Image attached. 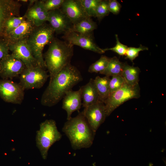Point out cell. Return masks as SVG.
Listing matches in <instances>:
<instances>
[{
    "label": "cell",
    "instance_id": "obj_8",
    "mask_svg": "<svg viewBox=\"0 0 166 166\" xmlns=\"http://www.w3.org/2000/svg\"><path fill=\"white\" fill-rule=\"evenodd\" d=\"M24 90L19 83L10 80H0V97L5 101L21 104L24 97Z\"/></svg>",
    "mask_w": 166,
    "mask_h": 166
},
{
    "label": "cell",
    "instance_id": "obj_7",
    "mask_svg": "<svg viewBox=\"0 0 166 166\" xmlns=\"http://www.w3.org/2000/svg\"><path fill=\"white\" fill-rule=\"evenodd\" d=\"M19 76V83L24 90L41 88L49 77L39 66L26 67Z\"/></svg>",
    "mask_w": 166,
    "mask_h": 166
},
{
    "label": "cell",
    "instance_id": "obj_28",
    "mask_svg": "<svg viewBox=\"0 0 166 166\" xmlns=\"http://www.w3.org/2000/svg\"><path fill=\"white\" fill-rule=\"evenodd\" d=\"M109 0H101L96 11V17L100 21L105 17L108 16L110 12L108 8Z\"/></svg>",
    "mask_w": 166,
    "mask_h": 166
},
{
    "label": "cell",
    "instance_id": "obj_21",
    "mask_svg": "<svg viewBox=\"0 0 166 166\" xmlns=\"http://www.w3.org/2000/svg\"><path fill=\"white\" fill-rule=\"evenodd\" d=\"M97 27L96 23L91 17H88L73 25L69 31L82 34H88L92 33Z\"/></svg>",
    "mask_w": 166,
    "mask_h": 166
},
{
    "label": "cell",
    "instance_id": "obj_5",
    "mask_svg": "<svg viewBox=\"0 0 166 166\" xmlns=\"http://www.w3.org/2000/svg\"><path fill=\"white\" fill-rule=\"evenodd\" d=\"M62 135L57 129L55 121L46 120L40 124V129L36 132V146L44 160L46 159L48 151L55 142L59 140Z\"/></svg>",
    "mask_w": 166,
    "mask_h": 166
},
{
    "label": "cell",
    "instance_id": "obj_27",
    "mask_svg": "<svg viewBox=\"0 0 166 166\" xmlns=\"http://www.w3.org/2000/svg\"><path fill=\"white\" fill-rule=\"evenodd\" d=\"M109 83L110 94L120 89L126 82L121 75L112 77Z\"/></svg>",
    "mask_w": 166,
    "mask_h": 166
},
{
    "label": "cell",
    "instance_id": "obj_26",
    "mask_svg": "<svg viewBox=\"0 0 166 166\" xmlns=\"http://www.w3.org/2000/svg\"><path fill=\"white\" fill-rule=\"evenodd\" d=\"M88 15L96 17L97 7L101 0H80Z\"/></svg>",
    "mask_w": 166,
    "mask_h": 166
},
{
    "label": "cell",
    "instance_id": "obj_17",
    "mask_svg": "<svg viewBox=\"0 0 166 166\" xmlns=\"http://www.w3.org/2000/svg\"><path fill=\"white\" fill-rule=\"evenodd\" d=\"M36 27L30 21L26 19L17 28L5 35L3 38L8 45L27 38Z\"/></svg>",
    "mask_w": 166,
    "mask_h": 166
},
{
    "label": "cell",
    "instance_id": "obj_15",
    "mask_svg": "<svg viewBox=\"0 0 166 166\" xmlns=\"http://www.w3.org/2000/svg\"><path fill=\"white\" fill-rule=\"evenodd\" d=\"M47 21L49 25L57 34H65L69 32L73 24L60 9L48 12Z\"/></svg>",
    "mask_w": 166,
    "mask_h": 166
},
{
    "label": "cell",
    "instance_id": "obj_1",
    "mask_svg": "<svg viewBox=\"0 0 166 166\" xmlns=\"http://www.w3.org/2000/svg\"><path fill=\"white\" fill-rule=\"evenodd\" d=\"M82 80L80 71L69 64L50 79L43 92L41 103L43 106L52 107L57 104L68 91Z\"/></svg>",
    "mask_w": 166,
    "mask_h": 166
},
{
    "label": "cell",
    "instance_id": "obj_6",
    "mask_svg": "<svg viewBox=\"0 0 166 166\" xmlns=\"http://www.w3.org/2000/svg\"><path fill=\"white\" fill-rule=\"evenodd\" d=\"M140 97L139 84L131 85L126 82L120 89L110 94L104 102L106 117L126 101Z\"/></svg>",
    "mask_w": 166,
    "mask_h": 166
},
{
    "label": "cell",
    "instance_id": "obj_13",
    "mask_svg": "<svg viewBox=\"0 0 166 166\" xmlns=\"http://www.w3.org/2000/svg\"><path fill=\"white\" fill-rule=\"evenodd\" d=\"M21 6L18 0H0V38L4 35L7 20L12 16H20Z\"/></svg>",
    "mask_w": 166,
    "mask_h": 166
},
{
    "label": "cell",
    "instance_id": "obj_33",
    "mask_svg": "<svg viewBox=\"0 0 166 166\" xmlns=\"http://www.w3.org/2000/svg\"><path fill=\"white\" fill-rule=\"evenodd\" d=\"M108 6L109 12L116 15L119 14L121 7V4L116 0H109Z\"/></svg>",
    "mask_w": 166,
    "mask_h": 166
},
{
    "label": "cell",
    "instance_id": "obj_9",
    "mask_svg": "<svg viewBox=\"0 0 166 166\" xmlns=\"http://www.w3.org/2000/svg\"><path fill=\"white\" fill-rule=\"evenodd\" d=\"M62 38L65 41L73 46L77 45L85 49L99 54L105 53L103 49L99 47L95 43L93 32L82 34L69 31L64 34Z\"/></svg>",
    "mask_w": 166,
    "mask_h": 166
},
{
    "label": "cell",
    "instance_id": "obj_23",
    "mask_svg": "<svg viewBox=\"0 0 166 166\" xmlns=\"http://www.w3.org/2000/svg\"><path fill=\"white\" fill-rule=\"evenodd\" d=\"M140 72L139 67L131 66L125 63L122 76L128 84L135 85L139 84Z\"/></svg>",
    "mask_w": 166,
    "mask_h": 166
},
{
    "label": "cell",
    "instance_id": "obj_31",
    "mask_svg": "<svg viewBox=\"0 0 166 166\" xmlns=\"http://www.w3.org/2000/svg\"><path fill=\"white\" fill-rule=\"evenodd\" d=\"M115 38L116 40L115 45L112 48L103 49V50L105 52L106 51L111 50L116 52L120 56L125 55L128 47L120 42L117 34L115 35Z\"/></svg>",
    "mask_w": 166,
    "mask_h": 166
},
{
    "label": "cell",
    "instance_id": "obj_11",
    "mask_svg": "<svg viewBox=\"0 0 166 166\" xmlns=\"http://www.w3.org/2000/svg\"><path fill=\"white\" fill-rule=\"evenodd\" d=\"M8 45L9 50L12 52L11 54L20 60L26 67L39 66L33 55L27 38Z\"/></svg>",
    "mask_w": 166,
    "mask_h": 166
},
{
    "label": "cell",
    "instance_id": "obj_3",
    "mask_svg": "<svg viewBox=\"0 0 166 166\" xmlns=\"http://www.w3.org/2000/svg\"><path fill=\"white\" fill-rule=\"evenodd\" d=\"M73 54V45L65 41L54 38L49 45L44 59L46 68L49 73L50 79L70 64Z\"/></svg>",
    "mask_w": 166,
    "mask_h": 166
},
{
    "label": "cell",
    "instance_id": "obj_25",
    "mask_svg": "<svg viewBox=\"0 0 166 166\" xmlns=\"http://www.w3.org/2000/svg\"><path fill=\"white\" fill-rule=\"evenodd\" d=\"M26 18L24 16H12L9 18L6 23L4 36L15 29Z\"/></svg>",
    "mask_w": 166,
    "mask_h": 166
},
{
    "label": "cell",
    "instance_id": "obj_19",
    "mask_svg": "<svg viewBox=\"0 0 166 166\" xmlns=\"http://www.w3.org/2000/svg\"><path fill=\"white\" fill-rule=\"evenodd\" d=\"M80 88L83 101L82 105L84 108L100 101L94 79L91 78L87 84Z\"/></svg>",
    "mask_w": 166,
    "mask_h": 166
},
{
    "label": "cell",
    "instance_id": "obj_10",
    "mask_svg": "<svg viewBox=\"0 0 166 166\" xmlns=\"http://www.w3.org/2000/svg\"><path fill=\"white\" fill-rule=\"evenodd\" d=\"M90 127L95 135L107 117L104 102L97 103L84 108L82 111Z\"/></svg>",
    "mask_w": 166,
    "mask_h": 166
},
{
    "label": "cell",
    "instance_id": "obj_34",
    "mask_svg": "<svg viewBox=\"0 0 166 166\" xmlns=\"http://www.w3.org/2000/svg\"><path fill=\"white\" fill-rule=\"evenodd\" d=\"M21 2H28V0H20Z\"/></svg>",
    "mask_w": 166,
    "mask_h": 166
},
{
    "label": "cell",
    "instance_id": "obj_22",
    "mask_svg": "<svg viewBox=\"0 0 166 166\" xmlns=\"http://www.w3.org/2000/svg\"><path fill=\"white\" fill-rule=\"evenodd\" d=\"M125 63L120 61L116 57L110 58L108 65L105 69L100 74L110 77L121 75Z\"/></svg>",
    "mask_w": 166,
    "mask_h": 166
},
{
    "label": "cell",
    "instance_id": "obj_24",
    "mask_svg": "<svg viewBox=\"0 0 166 166\" xmlns=\"http://www.w3.org/2000/svg\"><path fill=\"white\" fill-rule=\"evenodd\" d=\"M110 58L102 55L94 63L92 64L89 67L88 71L90 73H100L104 71L107 67Z\"/></svg>",
    "mask_w": 166,
    "mask_h": 166
},
{
    "label": "cell",
    "instance_id": "obj_18",
    "mask_svg": "<svg viewBox=\"0 0 166 166\" xmlns=\"http://www.w3.org/2000/svg\"><path fill=\"white\" fill-rule=\"evenodd\" d=\"M63 99L62 108L67 113L68 120L72 117L73 112L81 108L82 103L81 89L76 91L71 90L68 91Z\"/></svg>",
    "mask_w": 166,
    "mask_h": 166
},
{
    "label": "cell",
    "instance_id": "obj_16",
    "mask_svg": "<svg viewBox=\"0 0 166 166\" xmlns=\"http://www.w3.org/2000/svg\"><path fill=\"white\" fill-rule=\"evenodd\" d=\"M24 15L25 18L32 22L36 27L40 26L47 21L48 13L44 8L41 0H35Z\"/></svg>",
    "mask_w": 166,
    "mask_h": 166
},
{
    "label": "cell",
    "instance_id": "obj_20",
    "mask_svg": "<svg viewBox=\"0 0 166 166\" xmlns=\"http://www.w3.org/2000/svg\"><path fill=\"white\" fill-rule=\"evenodd\" d=\"M110 77L105 76L96 77L94 79L95 86L98 93L100 101L104 103L110 94L109 83Z\"/></svg>",
    "mask_w": 166,
    "mask_h": 166
},
{
    "label": "cell",
    "instance_id": "obj_4",
    "mask_svg": "<svg viewBox=\"0 0 166 166\" xmlns=\"http://www.w3.org/2000/svg\"><path fill=\"white\" fill-rule=\"evenodd\" d=\"M54 33L49 24L45 23L36 27L27 38V43L38 65L45 69L46 67L43 50L45 46L49 45L54 38Z\"/></svg>",
    "mask_w": 166,
    "mask_h": 166
},
{
    "label": "cell",
    "instance_id": "obj_29",
    "mask_svg": "<svg viewBox=\"0 0 166 166\" xmlns=\"http://www.w3.org/2000/svg\"><path fill=\"white\" fill-rule=\"evenodd\" d=\"M148 50V48L147 47L141 45H140L138 48L128 47L125 56L126 58L128 59L131 61H133L138 56L140 52Z\"/></svg>",
    "mask_w": 166,
    "mask_h": 166
},
{
    "label": "cell",
    "instance_id": "obj_14",
    "mask_svg": "<svg viewBox=\"0 0 166 166\" xmlns=\"http://www.w3.org/2000/svg\"><path fill=\"white\" fill-rule=\"evenodd\" d=\"M73 25L89 17L80 0H64L60 8Z\"/></svg>",
    "mask_w": 166,
    "mask_h": 166
},
{
    "label": "cell",
    "instance_id": "obj_30",
    "mask_svg": "<svg viewBox=\"0 0 166 166\" xmlns=\"http://www.w3.org/2000/svg\"><path fill=\"white\" fill-rule=\"evenodd\" d=\"M64 0H41V3L47 11L60 9Z\"/></svg>",
    "mask_w": 166,
    "mask_h": 166
},
{
    "label": "cell",
    "instance_id": "obj_12",
    "mask_svg": "<svg viewBox=\"0 0 166 166\" xmlns=\"http://www.w3.org/2000/svg\"><path fill=\"white\" fill-rule=\"evenodd\" d=\"M19 59L9 54L0 61V76L2 79H11L21 74L25 68Z\"/></svg>",
    "mask_w": 166,
    "mask_h": 166
},
{
    "label": "cell",
    "instance_id": "obj_32",
    "mask_svg": "<svg viewBox=\"0 0 166 166\" xmlns=\"http://www.w3.org/2000/svg\"><path fill=\"white\" fill-rule=\"evenodd\" d=\"M9 45L3 37L0 38V61L9 54Z\"/></svg>",
    "mask_w": 166,
    "mask_h": 166
},
{
    "label": "cell",
    "instance_id": "obj_2",
    "mask_svg": "<svg viewBox=\"0 0 166 166\" xmlns=\"http://www.w3.org/2000/svg\"><path fill=\"white\" fill-rule=\"evenodd\" d=\"M62 131L69 139L74 150L90 147L95 136L82 111L68 120Z\"/></svg>",
    "mask_w": 166,
    "mask_h": 166
}]
</instances>
